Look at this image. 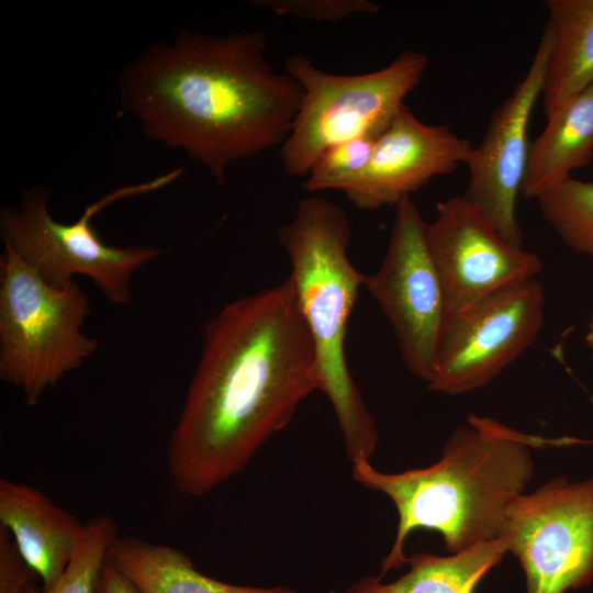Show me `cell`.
<instances>
[{"label": "cell", "instance_id": "6da1fadb", "mask_svg": "<svg viewBox=\"0 0 593 593\" xmlns=\"http://www.w3.org/2000/svg\"><path fill=\"white\" fill-rule=\"evenodd\" d=\"M314 391L315 349L291 278L227 303L204 327L168 439L177 491L203 496L237 475Z\"/></svg>", "mask_w": 593, "mask_h": 593}, {"label": "cell", "instance_id": "7a4b0ae2", "mask_svg": "<svg viewBox=\"0 0 593 593\" xmlns=\"http://www.w3.org/2000/svg\"><path fill=\"white\" fill-rule=\"evenodd\" d=\"M262 31L179 32L146 48L118 80L123 110L148 139L183 150L216 183L230 166L287 139L303 89L266 60Z\"/></svg>", "mask_w": 593, "mask_h": 593}, {"label": "cell", "instance_id": "3957f363", "mask_svg": "<svg viewBox=\"0 0 593 593\" xmlns=\"http://www.w3.org/2000/svg\"><path fill=\"white\" fill-rule=\"evenodd\" d=\"M541 441L471 414L429 467L385 473L368 458L353 459V479L390 497L399 515L380 577L406 563L404 545L416 529L439 533L450 553L500 538L511 506L533 475L530 447Z\"/></svg>", "mask_w": 593, "mask_h": 593}, {"label": "cell", "instance_id": "277c9868", "mask_svg": "<svg viewBox=\"0 0 593 593\" xmlns=\"http://www.w3.org/2000/svg\"><path fill=\"white\" fill-rule=\"evenodd\" d=\"M277 236L289 256L290 278L315 349L320 391L335 411L349 459H370L378 430L345 355L349 317L365 278L347 255V215L326 199L305 198Z\"/></svg>", "mask_w": 593, "mask_h": 593}, {"label": "cell", "instance_id": "5b68a950", "mask_svg": "<svg viewBox=\"0 0 593 593\" xmlns=\"http://www.w3.org/2000/svg\"><path fill=\"white\" fill-rule=\"evenodd\" d=\"M182 172L183 168H177L145 182L112 190L68 224L54 220L49 213V189L40 186L25 189L16 204L1 209L0 236L4 248L13 251L49 287L64 289L75 281V276L81 275L111 303L125 305L131 300L133 275L163 250L108 245L94 231L92 217L121 199L168 186Z\"/></svg>", "mask_w": 593, "mask_h": 593}, {"label": "cell", "instance_id": "8992f818", "mask_svg": "<svg viewBox=\"0 0 593 593\" xmlns=\"http://www.w3.org/2000/svg\"><path fill=\"white\" fill-rule=\"evenodd\" d=\"M89 296L75 280L55 289L13 251L0 259V379L30 406L79 369L98 348L81 328Z\"/></svg>", "mask_w": 593, "mask_h": 593}, {"label": "cell", "instance_id": "52a82bcc", "mask_svg": "<svg viewBox=\"0 0 593 593\" xmlns=\"http://www.w3.org/2000/svg\"><path fill=\"white\" fill-rule=\"evenodd\" d=\"M428 61L423 53L404 51L379 70L338 75L318 69L304 55L287 58V74L301 85L303 99L281 146L284 172L306 177L331 147L362 136L378 138L421 82Z\"/></svg>", "mask_w": 593, "mask_h": 593}, {"label": "cell", "instance_id": "ba28073f", "mask_svg": "<svg viewBox=\"0 0 593 593\" xmlns=\"http://www.w3.org/2000/svg\"><path fill=\"white\" fill-rule=\"evenodd\" d=\"M521 562L526 593H564L593 580V477L553 479L511 506L500 536Z\"/></svg>", "mask_w": 593, "mask_h": 593}, {"label": "cell", "instance_id": "9c48e42d", "mask_svg": "<svg viewBox=\"0 0 593 593\" xmlns=\"http://www.w3.org/2000/svg\"><path fill=\"white\" fill-rule=\"evenodd\" d=\"M545 310L544 287L534 278L448 315L428 389L458 395L486 385L536 342Z\"/></svg>", "mask_w": 593, "mask_h": 593}, {"label": "cell", "instance_id": "30bf717a", "mask_svg": "<svg viewBox=\"0 0 593 593\" xmlns=\"http://www.w3.org/2000/svg\"><path fill=\"white\" fill-rule=\"evenodd\" d=\"M394 208L382 264L365 276L363 287L388 317L407 369L428 383L447 317L445 295L427 245L426 222L411 197Z\"/></svg>", "mask_w": 593, "mask_h": 593}, {"label": "cell", "instance_id": "8fae6325", "mask_svg": "<svg viewBox=\"0 0 593 593\" xmlns=\"http://www.w3.org/2000/svg\"><path fill=\"white\" fill-rule=\"evenodd\" d=\"M551 49L546 24L524 78L493 112L482 141L467 161L469 182L463 197L510 244L522 246L523 231L516 216L530 144L528 127Z\"/></svg>", "mask_w": 593, "mask_h": 593}, {"label": "cell", "instance_id": "7c38bea8", "mask_svg": "<svg viewBox=\"0 0 593 593\" xmlns=\"http://www.w3.org/2000/svg\"><path fill=\"white\" fill-rule=\"evenodd\" d=\"M426 239L438 272L447 316L507 286L534 279L540 258L506 242L467 201L455 195L437 204Z\"/></svg>", "mask_w": 593, "mask_h": 593}, {"label": "cell", "instance_id": "4fadbf2b", "mask_svg": "<svg viewBox=\"0 0 593 593\" xmlns=\"http://www.w3.org/2000/svg\"><path fill=\"white\" fill-rule=\"evenodd\" d=\"M472 148L448 125L425 124L404 104L376 139L366 170L345 195L362 210L395 206L434 177L466 165Z\"/></svg>", "mask_w": 593, "mask_h": 593}, {"label": "cell", "instance_id": "5bb4252c", "mask_svg": "<svg viewBox=\"0 0 593 593\" xmlns=\"http://www.w3.org/2000/svg\"><path fill=\"white\" fill-rule=\"evenodd\" d=\"M0 526L42 581V591L61 579L87 529L41 490L5 478L0 480Z\"/></svg>", "mask_w": 593, "mask_h": 593}, {"label": "cell", "instance_id": "9a60e30c", "mask_svg": "<svg viewBox=\"0 0 593 593\" xmlns=\"http://www.w3.org/2000/svg\"><path fill=\"white\" fill-rule=\"evenodd\" d=\"M593 156V82L562 104L530 144L521 193L537 199L590 164Z\"/></svg>", "mask_w": 593, "mask_h": 593}, {"label": "cell", "instance_id": "2e32d148", "mask_svg": "<svg viewBox=\"0 0 593 593\" xmlns=\"http://www.w3.org/2000/svg\"><path fill=\"white\" fill-rule=\"evenodd\" d=\"M107 563L127 577L141 593H295L287 586L219 581L198 571L183 551L134 536H118L108 550Z\"/></svg>", "mask_w": 593, "mask_h": 593}, {"label": "cell", "instance_id": "e0dca14e", "mask_svg": "<svg viewBox=\"0 0 593 593\" xmlns=\"http://www.w3.org/2000/svg\"><path fill=\"white\" fill-rule=\"evenodd\" d=\"M551 49L541 89L546 118L593 82V0H546Z\"/></svg>", "mask_w": 593, "mask_h": 593}, {"label": "cell", "instance_id": "ac0fdd59", "mask_svg": "<svg viewBox=\"0 0 593 593\" xmlns=\"http://www.w3.org/2000/svg\"><path fill=\"white\" fill-rule=\"evenodd\" d=\"M507 551L502 538L441 557L416 552L407 557L410 570L390 583L381 577L355 581L346 593H473L481 579Z\"/></svg>", "mask_w": 593, "mask_h": 593}, {"label": "cell", "instance_id": "d6986e66", "mask_svg": "<svg viewBox=\"0 0 593 593\" xmlns=\"http://www.w3.org/2000/svg\"><path fill=\"white\" fill-rule=\"evenodd\" d=\"M536 201L544 220L564 245L593 258V181L569 177Z\"/></svg>", "mask_w": 593, "mask_h": 593}, {"label": "cell", "instance_id": "ffe728a7", "mask_svg": "<svg viewBox=\"0 0 593 593\" xmlns=\"http://www.w3.org/2000/svg\"><path fill=\"white\" fill-rule=\"evenodd\" d=\"M118 536L111 516H96L87 523L83 539L61 579L47 591L30 583L21 593H96L108 550Z\"/></svg>", "mask_w": 593, "mask_h": 593}, {"label": "cell", "instance_id": "44dd1931", "mask_svg": "<svg viewBox=\"0 0 593 593\" xmlns=\"http://www.w3.org/2000/svg\"><path fill=\"white\" fill-rule=\"evenodd\" d=\"M376 139L362 136L331 147L312 166L303 188L309 192L339 190L345 193L366 170Z\"/></svg>", "mask_w": 593, "mask_h": 593}, {"label": "cell", "instance_id": "7402d4cb", "mask_svg": "<svg viewBox=\"0 0 593 593\" xmlns=\"http://www.w3.org/2000/svg\"><path fill=\"white\" fill-rule=\"evenodd\" d=\"M253 3L277 15H291L313 22H339L355 14L378 13L369 0H254Z\"/></svg>", "mask_w": 593, "mask_h": 593}, {"label": "cell", "instance_id": "603a6c76", "mask_svg": "<svg viewBox=\"0 0 593 593\" xmlns=\"http://www.w3.org/2000/svg\"><path fill=\"white\" fill-rule=\"evenodd\" d=\"M36 578L9 530L0 526V593H21Z\"/></svg>", "mask_w": 593, "mask_h": 593}, {"label": "cell", "instance_id": "cb8c5ba5", "mask_svg": "<svg viewBox=\"0 0 593 593\" xmlns=\"http://www.w3.org/2000/svg\"><path fill=\"white\" fill-rule=\"evenodd\" d=\"M96 593H141L134 583L118 569L107 563L100 573Z\"/></svg>", "mask_w": 593, "mask_h": 593}, {"label": "cell", "instance_id": "d4e9b609", "mask_svg": "<svg viewBox=\"0 0 593 593\" xmlns=\"http://www.w3.org/2000/svg\"><path fill=\"white\" fill-rule=\"evenodd\" d=\"M586 346L591 353V356L593 358V316L590 318L588 323V328L584 336Z\"/></svg>", "mask_w": 593, "mask_h": 593}]
</instances>
